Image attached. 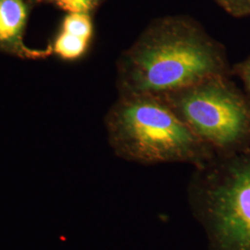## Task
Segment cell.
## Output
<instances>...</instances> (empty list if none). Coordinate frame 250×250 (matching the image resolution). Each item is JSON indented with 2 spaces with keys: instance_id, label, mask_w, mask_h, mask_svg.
Masks as SVG:
<instances>
[{
  "instance_id": "obj_2",
  "label": "cell",
  "mask_w": 250,
  "mask_h": 250,
  "mask_svg": "<svg viewBox=\"0 0 250 250\" xmlns=\"http://www.w3.org/2000/svg\"><path fill=\"white\" fill-rule=\"evenodd\" d=\"M105 123L111 148L125 161L198 168L216 155L161 96L121 95Z\"/></svg>"
},
{
  "instance_id": "obj_7",
  "label": "cell",
  "mask_w": 250,
  "mask_h": 250,
  "mask_svg": "<svg viewBox=\"0 0 250 250\" xmlns=\"http://www.w3.org/2000/svg\"><path fill=\"white\" fill-rule=\"evenodd\" d=\"M62 32L80 36L90 41L93 36V23L90 14L69 13L63 20Z\"/></svg>"
},
{
  "instance_id": "obj_6",
  "label": "cell",
  "mask_w": 250,
  "mask_h": 250,
  "mask_svg": "<svg viewBox=\"0 0 250 250\" xmlns=\"http://www.w3.org/2000/svg\"><path fill=\"white\" fill-rule=\"evenodd\" d=\"M89 40L74 36L65 32H61L55 39L52 50L63 60L74 61L86 52Z\"/></svg>"
},
{
  "instance_id": "obj_10",
  "label": "cell",
  "mask_w": 250,
  "mask_h": 250,
  "mask_svg": "<svg viewBox=\"0 0 250 250\" xmlns=\"http://www.w3.org/2000/svg\"><path fill=\"white\" fill-rule=\"evenodd\" d=\"M235 72L241 78L246 87L250 92V58L236 66Z\"/></svg>"
},
{
  "instance_id": "obj_4",
  "label": "cell",
  "mask_w": 250,
  "mask_h": 250,
  "mask_svg": "<svg viewBox=\"0 0 250 250\" xmlns=\"http://www.w3.org/2000/svg\"><path fill=\"white\" fill-rule=\"evenodd\" d=\"M161 97L216 155L250 147V106L224 75Z\"/></svg>"
},
{
  "instance_id": "obj_5",
  "label": "cell",
  "mask_w": 250,
  "mask_h": 250,
  "mask_svg": "<svg viewBox=\"0 0 250 250\" xmlns=\"http://www.w3.org/2000/svg\"><path fill=\"white\" fill-rule=\"evenodd\" d=\"M31 4V0H0V51L26 60L43 59L51 53L52 47L34 49L24 42Z\"/></svg>"
},
{
  "instance_id": "obj_8",
  "label": "cell",
  "mask_w": 250,
  "mask_h": 250,
  "mask_svg": "<svg viewBox=\"0 0 250 250\" xmlns=\"http://www.w3.org/2000/svg\"><path fill=\"white\" fill-rule=\"evenodd\" d=\"M59 8L69 13H86L94 9L97 0H50Z\"/></svg>"
},
{
  "instance_id": "obj_3",
  "label": "cell",
  "mask_w": 250,
  "mask_h": 250,
  "mask_svg": "<svg viewBox=\"0 0 250 250\" xmlns=\"http://www.w3.org/2000/svg\"><path fill=\"white\" fill-rule=\"evenodd\" d=\"M188 198L208 250H250V147L196 168Z\"/></svg>"
},
{
  "instance_id": "obj_1",
  "label": "cell",
  "mask_w": 250,
  "mask_h": 250,
  "mask_svg": "<svg viewBox=\"0 0 250 250\" xmlns=\"http://www.w3.org/2000/svg\"><path fill=\"white\" fill-rule=\"evenodd\" d=\"M224 51L193 19L154 21L122 56L121 95L162 96L224 75Z\"/></svg>"
},
{
  "instance_id": "obj_9",
  "label": "cell",
  "mask_w": 250,
  "mask_h": 250,
  "mask_svg": "<svg viewBox=\"0 0 250 250\" xmlns=\"http://www.w3.org/2000/svg\"><path fill=\"white\" fill-rule=\"evenodd\" d=\"M223 9L235 17L250 15V0H215Z\"/></svg>"
}]
</instances>
